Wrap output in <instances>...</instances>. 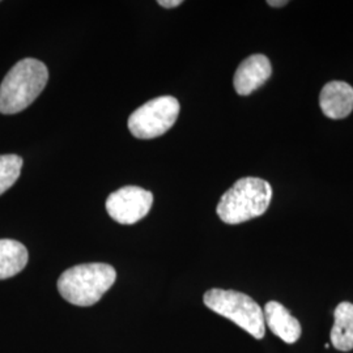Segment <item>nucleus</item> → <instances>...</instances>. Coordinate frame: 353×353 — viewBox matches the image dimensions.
Returning <instances> with one entry per match:
<instances>
[{"label":"nucleus","instance_id":"f257e3e1","mask_svg":"<svg viewBox=\"0 0 353 353\" xmlns=\"http://www.w3.org/2000/svg\"><path fill=\"white\" fill-rule=\"evenodd\" d=\"M49 80L45 63L26 58L13 65L0 84V113L16 114L32 105Z\"/></svg>","mask_w":353,"mask_h":353},{"label":"nucleus","instance_id":"f03ea898","mask_svg":"<svg viewBox=\"0 0 353 353\" xmlns=\"http://www.w3.org/2000/svg\"><path fill=\"white\" fill-rule=\"evenodd\" d=\"M272 199V188L268 182L255 176L239 179L221 196L216 212L221 221L236 225L265 214Z\"/></svg>","mask_w":353,"mask_h":353},{"label":"nucleus","instance_id":"7ed1b4c3","mask_svg":"<svg viewBox=\"0 0 353 353\" xmlns=\"http://www.w3.org/2000/svg\"><path fill=\"white\" fill-rule=\"evenodd\" d=\"M117 272L105 263H87L65 270L58 279V290L67 303L92 306L113 287Z\"/></svg>","mask_w":353,"mask_h":353},{"label":"nucleus","instance_id":"20e7f679","mask_svg":"<svg viewBox=\"0 0 353 353\" xmlns=\"http://www.w3.org/2000/svg\"><path fill=\"white\" fill-rule=\"evenodd\" d=\"M204 305L214 313L225 316L255 339L265 334L263 309L245 293L236 290H210L203 297Z\"/></svg>","mask_w":353,"mask_h":353},{"label":"nucleus","instance_id":"39448f33","mask_svg":"<svg viewBox=\"0 0 353 353\" xmlns=\"http://www.w3.org/2000/svg\"><path fill=\"white\" fill-rule=\"evenodd\" d=\"M179 102L163 96L145 102L128 118V130L138 139H154L174 126L179 115Z\"/></svg>","mask_w":353,"mask_h":353},{"label":"nucleus","instance_id":"423d86ee","mask_svg":"<svg viewBox=\"0 0 353 353\" xmlns=\"http://www.w3.org/2000/svg\"><path fill=\"white\" fill-rule=\"evenodd\" d=\"M153 194L139 186H125L112 192L106 201V211L122 225L137 224L151 211Z\"/></svg>","mask_w":353,"mask_h":353},{"label":"nucleus","instance_id":"0eeeda50","mask_svg":"<svg viewBox=\"0 0 353 353\" xmlns=\"http://www.w3.org/2000/svg\"><path fill=\"white\" fill-rule=\"evenodd\" d=\"M271 75L272 65L270 59L262 54H255L239 65L233 79L234 89L240 96H249L261 88Z\"/></svg>","mask_w":353,"mask_h":353},{"label":"nucleus","instance_id":"6e6552de","mask_svg":"<svg viewBox=\"0 0 353 353\" xmlns=\"http://www.w3.org/2000/svg\"><path fill=\"white\" fill-rule=\"evenodd\" d=\"M319 106L331 119L347 118L353 110V88L344 81H330L319 94Z\"/></svg>","mask_w":353,"mask_h":353},{"label":"nucleus","instance_id":"1a4fd4ad","mask_svg":"<svg viewBox=\"0 0 353 353\" xmlns=\"http://www.w3.org/2000/svg\"><path fill=\"white\" fill-rule=\"evenodd\" d=\"M263 316L265 325L281 341L293 344L300 339L303 331L299 319L292 316L281 303L278 301L265 303Z\"/></svg>","mask_w":353,"mask_h":353},{"label":"nucleus","instance_id":"9d476101","mask_svg":"<svg viewBox=\"0 0 353 353\" xmlns=\"http://www.w3.org/2000/svg\"><path fill=\"white\" fill-rule=\"evenodd\" d=\"M335 323L331 330V343L341 352L353 350V303H341L334 312Z\"/></svg>","mask_w":353,"mask_h":353},{"label":"nucleus","instance_id":"9b49d317","mask_svg":"<svg viewBox=\"0 0 353 353\" xmlns=\"http://www.w3.org/2000/svg\"><path fill=\"white\" fill-rule=\"evenodd\" d=\"M29 254L26 246L16 240H0V280L17 275L26 268Z\"/></svg>","mask_w":353,"mask_h":353},{"label":"nucleus","instance_id":"f8f14e48","mask_svg":"<svg viewBox=\"0 0 353 353\" xmlns=\"http://www.w3.org/2000/svg\"><path fill=\"white\" fill-rule=\"evenodd\" d=\"M23 159L17 154H0V195L11 189L19 179Z\"/></svg>","mask_w":353,"mask_h":353},{"label":"nucleus","instance_id":"ddd939ff","mask_svg":"<svg viewBox=\"0 0 353 353\" xmlns=\"http://www.w3.org/2000/svg\"><path fill=\"white\" fill-rule=\"evenodd\" d=\"M159 4L164 8H174L182 4V0H160Z\"/></svg>","mask_w":353,"mask_h":353},{"label":"nucleus","instance_id":"4468645a","mask_svg":"<svg viewBox=\"0 0 353 353\" xmlns=\"http://www.w3.org/2000/svg\"><path fill=\"white\" fill-rule=\"evenodd\" d=\"M267 4L271 6V7H284V6L288 4V1H287V0H280V1H276V0H268Z\"/></svg>","mask_w":353,"mask_h":353}]
</instances>
